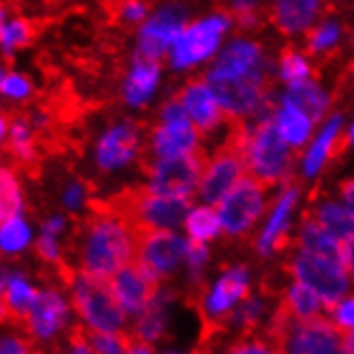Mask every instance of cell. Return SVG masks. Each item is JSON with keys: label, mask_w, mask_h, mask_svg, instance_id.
Instances as JSON below:
<instances>
[{"label": "cell", "mask_w": 354, "mask_h": 354, "mask_svg": "<svg viewBox=\"0 0 354 354\" xmlns=\"http://www.w3.org/2000/svg\"><path fill=\"white\" fill-rule=\"evenodd\" d=\"M82 200H84V187H80V185L69 187V192H67V204L69 206H80Z\"/></svg>", "instance_id": "44"}, {"label": "cell", "mask_w": 354, "mask_h": 354, "mask_svg": "<svg viewBox=\"0 0 354 354\" xmlns=\"http://www.w3.org/2000/svg\"><path fill=\"white\" fill-rule=\"evenodd\" d=\"M206 157L200 149L172 155V157H159L147 165V174L151 178V189L163 196H187L194 198L196 187H200L202 174L206 170Z\"/></svg>", "instance_id": "4"}, {"label": "cell", "mask_w": 354, "mask_h": 354, "mask_svg": "<svg viewBox=\"0 0 354 354\" xmlns=\"http://www.w3.org/2000/svg\"><path fill=\"white\" fill-rule=\"evenodd\" d=\"M215 73L225 75H254L262 71V52L256 44L249 41H236L227 48L219 58L213 69Z\"/></svg>", "instance_id": "18"}, {"label": "cell", "mask_w": 354, "mask_h": 354, "mask_svg": "<svg viewBox=\"0 0 354 354\" xmlns=\"http://www.w3.org/2000/svg\"><path fill=\"white\" fill-rule=\"evenodd\" d=\"M7 219H9V213H7V204H5L3 196H0V225H3Z\"/></svg>", "instance_id": "46"}, {"label": "cell", "mask_w": 354, "mask_h": 354, "mask_svg": "<svg viewBox=\"0 0 354 354\" xmlns=\"http://www.w3.org/2000/svg\"><path fill=\"white\" fill-rule=\"evenodd\" d=\"M65 320H67V303L60 299V295L39 292L30 311L26 333H30L32 337L39 339H48L65 324Z\"/></svg>", "instance_id": "15"}, {"label": "cell", "mask_w": 354, "mask_h": 354, "mask_svg": "<svg viewBox=\"0 0 354 354\" xmlns=\"http://www.w3.org/2000/svg\"><path fill=\"white\" fill-rule=\"evenodd\" d=\"M295 200H297V192L295 189H288L281 200L277 202L273 215L268 219V225L266 230L260 239V252L266 254L268 249H283L286 245V225H288V217H290V211H292L295 206Z\"/></svg>", "instance_id": "23"}, {"label": "cell", "mask_w": 354, "mask_h": 354, "mask_svg": "<svg viewBox=\"0 0 354 354\" xmlns=\"http://www.w3.org/2000/svg\"><path fill=\"white\" fill-rule=\"evenodd\" d=\"M286 101L295 103L299 110H303L309 116L311 122L320 120V116L326 110V97H324V93L314 84V82H309V80L290 86Z\"/></svg>", "instance_id": "25"}, {"label": "cell", "mask_w": 354, "mask_h": 354, "mask_svg": "<svg viewBox=\"0 0 354 354\" xmlns=\"http://www.w3.org/2000/svg\"><path fill=\"white\" fill-rule=\"evenodd\" d=\"M206 82L227 116H245L249 112H256L260 103L268 97L270 88L264 69L254 75H225L211 71Z\"/></svg>", "instance_id": "6"}, {"label": "cell", "mask_w": 354, "mask_h": 354, "mask_svg": "<svg viewBox=\"0 0 354 354\" xmlns=\"http://www.w3.org/2000/svg\"><path fill=\"white\" fill-rule=\"evenodd\" d=\"M245 161L247 170L264 187L279 183L288 174L290 153L288 142L279 133L277 118L268 116L264 120H258L254 129H249Z\"/></svg>", "instance_id": "2"}, {"label": "cell", "mask_w": 354, "mask_h": 354, "mask_svg": "<svg viewBox=\"0 0 354 354\" xmlns=\"http://www.w3.org/2000/svg\"><path fill=\"white\" fill-rule=\"evenodd\" d=\"M297 318H311V316H316L320 314V297L311 290L309 286L297 281L292 288L288 290L283 301H281Z\"/></svg>", "instance_id": "28"}, {"label": "cell", "mask_w": 354, "mask_h": 354, "mask_svg": "<svg viewBox=\"0 0 354 354\" xmlns=\"http://www.w3.org/2000/svg\"><path fill=\"white\" fill-rule=\"evenodd\" d=\"M230 354H281L266 337H254V335H241L234 339V346L230 348Z\"/></svg>", "instance_id": "34"}, {"label": "cell", "mask_w": 354, "mask_h": 354, "mask_svg": "<svg viewBox=\"0 0 354 354\" xmlns=\"http://www.w3.org/2000/svg\"><path fill=\"white\" fill-rule=\"evenodd\" d=\"M187 260H189V266H192V273L198 275L202 264L206 262V247H204V241H196L192 239L187 243Z\"/></svg>", "instance_id": "38"}, {"label": "cell", "mask_w": 354, "mask_h": 354, "mask_svg": "<svg viewBox=\"0 0 354 354\" xmlns=\"http://www.w3.org/2000/svg\"><path fill=\"white\" fill-rule=\"evenodd\" d=\"M5 133H7V118L0 114V144L5 140Z\"/></svg>", "instance_id": "47"}, {"label": "cell", "mask_w": 354, "mask_h": 354, "mask_svg": "<svg viewBox=\"0 0 354 354\" xmlns=\"http://www.w3.org/2000/svg\"><path fill=\"white\" fill-rule=\"evenodd\" d=\"M339 247H342V264L354 279V234L339 241Z\"/></svg>", "instance_id": "42"}, {"label": "cell", "mask_w": 354, "mask_h": 354, "mask_svg": "<svg viewBox=\"0 0 354 354\" xmlns=\"http://www.w3.org/2000/svg\"><path fill=\"white\" fill-rule=\"evenodd\" d=\"M9 153L19 165L32 168L37 159V149L32 140V129L24 116H15L11 120V138H9Z\"/></svg>", "instance_id": "27"}, {"label": "cell", "mask_w": 354, "mask_h": 354, "mask_svg": "<svg viewBox=\"0 0 354 354\" xmlns=\"http://www.w3.org/2000/svg\"><path fill=\"white\" fill-rule=\"evenodd\" d=\"M0 354H41L37 352L28 342L15 339V337H3L0 339Z\"/></svg>", "instance_id": "40"}, {"label": "cell", "mask_w": 354, "mask_h": 354, "mask_svg": "<svg viewBox=\"0 0 354 354\" xmlns=\"http://www.w3.org/2000/svg\"><path fill=\"white\" fill-rule=\"evenodd\" d=\"M0 196H3V200L7 204L9 217H15L19 213V208H22V196H19V187H17L15 176L7 168H0Z\"/></svg>", "instance_id": "33"}, {"label": "cell", "mask_w": 354, "mask_h": 354, "mask_svg": "<svg viewBox=\"0 0 354 354\" xmlns=\"http://www.w3.org/2000/svg\"><path fill=\"white\" fill-rule=\"evenodd\" d=\"M73 305L77 314L84 318L93 328L116 333L124 324V307L118 303L110 279L88 275L82 270L75 275L73 283Z\"/></svg>", "instance_id": "3"}, {"label": "cell", "mask_w": 354, "mask_h": 354, "mask_svg": "<svg viewBox=\"0 0 354 354\" xmlns=\"http://www.w3.org/2000/svg\"><path fill=\"white\" fill-rule=\"evenodd\" d=\"M28 239H30L28 225L17 215L9 217L3 223V227H0V249L7 252V254H13V252H19V249H24Z\"/></svg>", "instance_id": "31"}, {"label": "cell", "mask_w": 354, "mask_h": 354, "mask_svg": "<svg viewBox=\"0 0 354 354\" xmlns=\"http://www.w3.org/2000/svg\"><path fill=\"white\" fill-rule=\"evenodd\" d=\"M153 149L159 157L185 155L198 149V129L189 116L176 120H163L153 136Z\"/></svg>", "instance_id": "13"}, {"label": "cell", "mask_w": 354, "mask_h": 354, "mask_svg": "<svg viewBox=\"0 0 354 354\" xmlns=\"http://www.w3.org/2000/svg\"><path fill=\"white\" fill-rule=\"evenodd\" d=\"M249 297V279H247V270L243 266L225 273L215 290L213 295L208 297L206 301V311L202 314V320H217L221 316H225L227 311H232V305L241 299Z\"/></svg>", "instance_id": "14"}, {"label": "cell", "mask_w": 354, "mask_h": 354, "mask_svg": "<svg viewBox=\"0 0 354 354\" xmlns=\"http://www.w3.org/2000/svg\"><path fill=\"white\" fill-rule=\"evenodd\" d=\"M136 144H138V131L133 124L131 122L116 124L99 142V151H97L99 165L103 170H112L122 163H127L136 153Z\"/></svg>", "instance_id": "16"}, {"label": "cell", "mask_w": 354, "mask_h": 354, "mask_svg": "<svg viewBox=\"0 0 354 354\" xmlns=\"http://www.w3.org/2000/svg\"><path fill=\"white\" fill-rule=\"evenodd\" d=\"M288 273L295 275L297 281L314 290L328 311H335L337 303L348 292V275L339 262L314 256L309 252H303V249L292 260V264L288 266Z\"/></svg>", "instance_id": "5"}, {"label": "cell", "mask_w": 354, "mask_h": 354, "mask_svg": "<svg viewBox=\"0 0 354 354\" xmlns=\"http://www.w3.org/2000/svg\"><path fill=\"white\" fill-rule=\"evenodd\" d=\"M37 37V26L32 19L26 17H17L9 26L3 28V35H0V44H3V50L7 54H11L17 48L28 46L30 41Z\"/></svg>", "instance_id": "30"}, {"label": "cell", "mask_w": 354, "mask_h": 354, "mask_svg": "<svg viewBox=\"0 0 354 354\" xmlns=\"http://www.w3.org/2000/svg\"><path fill=\"white\" fill-rule=\"evenodd\" d=\"M88 342L95 354H120V344L114 333L99 330V328H88Z\"/></svg>", "instance_id": "35"}, {"label": "cell", "mask_w": 354, "mask_h": 354, "mask_svg": "<svg viewBox=\"0 0 354 354\" xmlns=\"http://www.w3.org/2000/svg\"><path fill=\"white\" fill-rule=\"evenodd\" d=\"M318 13V0H273L270 19L281 32H299L311 24Z\"/></svg>", "instance_id": "17"}, {"label": "cell", "mask_w": 354, "mask_h": 354, "mask_svg": "<svg viewBox=\"0 0 354 354\" xmlns=\"http://www.w3.org/2000/svg\"><path fill=\"white\" fill-rule=\"evenodd\" d=\"M110 286L124 311L140 314L157 299L159 275H155L138 260H131L110 277Z\"/></svg>", "instance_id": "9"}, {"label": "cell", "mask_w": 354, "mask_h": 354, "mask_svg": "<svg viewBox=\"0 0 354 354\" xmlns=\"http://www.w3.org/2000/svg\"><path fill=\"white\" fill-rule=\"evenodd\" d=\"M185 227H187V234H189L192 239L208 241L221 230V219H219V213L215 211V208L202 206V208H196V211H192L189 215H187Z\"/></svg>", "instance_id": "29"}, {"label": "cell", "mask_w": 354, "mask_h": 354, "mask_svg": "<svg viewBox=\"0 0 354 354\" xmlns=\"http://www.w3.org/2000/svg\"><path fill=\"white\" fill-rule=\"evenodd\" d=\"M227 28L225 15H213L202 22H196L194 26L185 28L180 37L174 41V65L176 67H189L194 62H200L208 58L221 39V32Z\"/></svg>", "instance_id": "10"}, {"label": "cell", "mask_w": 354, "mask_h": 354, "mask_svg": "<svg viewBox=\"0 0 354 354\" xmlns=\"http://www.w3.org/2000/svg\"><path fill=\"white\" fill-rule=\"evenodd\" d=\"M136 236V256L140 264H144L155 275H165L180 262L187 254V243H183L174 232L165 227L138 225L131 227Z\"/></svg>", "instance_id": "8"}, {"label": "cell", "mask_w": 354, "mask_h": 354, "mask_svg": "<svg viewBox=\"0 0 354 354\" xmlns=\"http://www.w3.org/2000/svg\"><path fill=\"white\" fill-rule=\"evenodd\" d=\"M93 215L82 225V270L88 275L110 279L116 270L136 256V236L131 225L118 215L91 204Z\"/></svg>", "instance_id": "1"}, {"label": "cell", "mask_w": 354, "mask_h": 354, "mask_svg": "<svg viewBox=\"0 0 354 354\" xmlns=\"http://www.w3.org/2000/svg\"><path fill=\"white\" fill-rule=\"evenodd\" d=\"M314 219L318 221L322 230H326L337 241H344L354 234V213L350 208H344L337 204H324L316 211Z\"/></svg>", "instance_id": "26"}, {"label": "cell", "mask_w": 354, "mask_h": 354, "mask_svg": "<svg viewBox=\"0 0 354 354\" xmlns=\"http://www.w3.org/2000/svg\"><path fill=\"white\" fill-rule=\"evenodd\" d=\"M157 80H159V62L136 56L133 71L127 80V86H124V99H127L131 106H142V103L153 95Z\"/></svg>", "instance_id": "20"}, {"label": "cell", "mask_w": 354, "mask_h": 354, "mask_svg": "<svg viewBox=\"0 0 354 354\" xmlns=\"http://www.w3.org/2000/svg\"><path fill=\"white\" fill-rule=\"evenodd\" d=\"M0 93L11 99H24L30 95V82L17 73H9L0 82Z\"/></svg>", "instance_id": "37"}, {"label": "cell", "mask_w": 354, "mask_h": 354, "mask_svg": "<svg viewBox=\"0 0 354 354\" xmlns=\"http://www.w3.org/2000/svg\"><path fill=\"white\" fill-rule=\"evenodd\" d=\"M277 127L288 144H292V147H303L305 140L309 138V131H311V120L303 110H299L295 106V103L286 101L277 114Z\"/></svg>", "instance_id": "24"}, {"label": "cell", "mask_w": 354, "mask_h": 354, "mask_svg": "<svg viewBox=\"0 0 354 354\" xmlns=\"http://www.w3.org/2000/svg\"><path fill=\"white\" fill-rule=\"evenodd\" d=\"M264 185L254 176H243L230 192L217 202L221 230L230 236H241L252 227L264 208Z\"/></svg>", "instance_id": "7"}, {"label": "cell", "mask_w": 354, "mask_h": 354, "mask_svg": "<svg viewBox=\"0 0 354 354\" xmlns=\"http://www.w3.org/2000/svg\"><path fill=\"white\" fill-rule=\"evenodd\" d=\"M333 314H335V320H337L339 324L354 328V297L348 299V301H344L342 305H337Z\"/></svg>", "instance_id": "41"}, {"label": "cell", "mask_w": 354, "mask_h": 354, "mask_svg": "<svg viewBox=\"0 0 354 354\" xmlns=\"http://www.w3.org/2000/svg\"><path fill=\"white\" fill-rule=\"evenodd\" d=\"M37 254L44 258L46 262H60V254H58V247H56V241L52 234H41V239L37 241Z\"/></svg>", "instance_id": "39"}, {"label": "cell", "mask_w": 354, "mask_h": 354, "mask_svg": "<svg viewBox=\"0 0 354 354\" xmlns=\"http://www.w3.org/2000/svg\"><path fill=\"white\" fill-rule=\"evenodd\" d=\"M183 19H185V13L178 7H168L161 13H157L153 19H149L140 32V46H138L136 56L159 62L163 52L170 46H174V41L185 30Z\"/></svg>", "instance_id": "11"}, {"label": "cell", "mask_w": 354, "mask_h": 354, "mask_svg": "<svg viewBox=\"0 0 354 354\" xmlns=\"http://www.w3.org/2000/svg\"><path fill=\"white\" fill-rule=\"evenodd\" d=\"M3 22H5V7H0V35H3Z\"/></svg>", "instance_id": "48"}, {"label": "cell", "mask_w": 354, "mask_h": 354, "mask_svg": "<svg viewBox=\"0 0 354 354\" xmlns=\"http://www.w3.org/2000/svg\"><path fill=\"white\" fill-rule=\"evenodd\" d=\"M37 297H39V292H35V290L22 277H9V281L5 286L7 322H13V324L22 326L26 330Z\"/></svg>", "instance_id": "19"}, {"label": "cell", "mask_w": 354, "mask_h": 354, "mask_svg": "<svg viewBox=\"0 0 354 354\" xmlns=\"http://www.w3.org/2000/svg\"><path fill=\"white\" fill-rule=\"evenodd\" d=\"M339 352L354 354V328L344 326V324H339Z\"/></svg>", "instance_id": "43"}, {"label": "cell", "mask_w": 354, "mask_h": 354, "mask_svg": "<svg viewBox=\"0 0 354 354\" xmlns=\"http://www.w3.org/2000/svg\"><path fill=\"white\" fill-rule=\"evenodd\" d=\"M309 75V65L301 54H297L292 48H286L281 52V77L288 82V86L305 82Z\"/></svg>", "instance_id": "32"}, {"label": "cell", "mask_w": 354, "mask_h": 354, "mask_svg": "<svg viewBox=\"0 0 354 354\" xmlns=\"http://www.w3.org/2000/svg\"><path fill=\"white\" fill-rule=\"evenodd\" d=\"M301 249L303 252H309L314 256H322L328 260H335L342 264V247L339 241L335 236H330L326 230L318 225V221L314 217H307L303 227H301ZM344 266V264H342Z\"/></svg>", "instance_id": "21"}, {"label": "cell", "mask_w": 354, "mask_h": 354, "mask_svg": "<svg viewBox=\"0 0 354 354\" xmlns=\"http://www.w3.org/2000/svg\"><path fill=\"white\" fill-rule=\"evenodd\" d=\"M178 99L183 101L187 116L192 118L194 127L198 129L200 136L211 133L225 114L223 108L219 106V101L215 99L213 91L208 88V84H200V82H194L185 91H180Z\"/></svg>", "instance_id": "12"}, {"label": "cell", "mask_w": 354, "mask_h": 354, "mask_svg": "<svg viewBox=\"0 0 354 354\" xmlns=\"http://www.w3.org/2000/svg\"><path fill=\"white\" fill-rule=\"evenodd\" d=\"M339 142H342V136H339V118H333L326 127L320 131L318 140L314 142V147H311V151L307 153L305 157V165H303V170L311 176V174H316L320 168H322V163L330 157H335L339 151H344V144L339 147Z\"/></svg>", "instance_id": "22"}, {"label": "cell", "mask_w": 354, "mask_h": 354, "mask_svg": "<svg viewBox=\"0 0 354 354\" xmlns=\"http://www.w3.org/2000/svg\"><path fill=\"white\" fill-rule=\"evenodd\" d=\"M350 140L354 142V124H352V129H350Z\"/></svg>", "instance_id": "49"}, {"label": "cell", "mask_w": 354, "mask_h": 354, "mask_svg": "<svg viewBox=\"0 0 354 354\" xmlns=\"http://www.w3.org/2000/svg\"><path fill=\"white\" fill-rule=\"evenodd\" d=\"M0 82H3V73H0Z\"/></svg>", "instance_id": "50"}, {"label": "cell", "mask_w": 354, "mask_h": 354, "mask_svg": "<svg viewBox=\"0 0 354 354\" xmlns=\"http://www.w3.org/2000/svg\"><path fill=\"white\" fill-rule=\"evenodd\" d=\"M0 322H7V305H5V281L0 279Z\"/></svg>", "instance_id": "45"}, {"label": "cell", "mask_w": 354, "mask_h": 354, "mask_svg": "<svg viewBox=\"0 0 354 354\" xmlns=\"http://www.w3.org/2000/svg\"><path fill=\"white\" fill-rule=\"evenodd\" d=\"M337 39H339V26L337 24H324V26L316 28L314 32H309L307 46L311 52H320V50H328Z\"/></svg>", "instance_id": "36"}]
</instances>
